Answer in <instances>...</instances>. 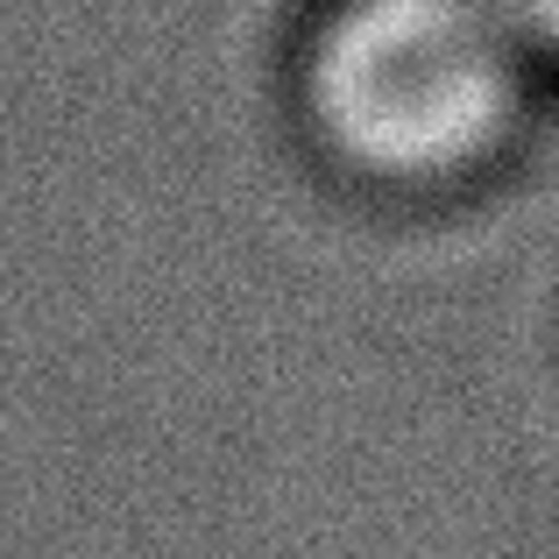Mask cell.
<instances>
[{"instance_id": "obj_1", "label": "cell", "mask_w": 559, "mask_h": 559, "mask_svg": "<svg viewBox=\"0 0 559 559\" xmlns=\"http://www.w3.org/2000/svg\"><path fill=\"white\" fill-rule=\"evenodd\" d=\"M503 93V28L481 0H361L319 50V114L376 170L467 156Z\"/></svg>"}, {"instance_id": "obj_2", "label": "cell", "mask_w": 559, "mask_h": 559, "mask_svg": "<svg viewBox=\"0 0 559 559\" xmlns=\"http://www.w3.org/2000/svg\"><path fill=\"white\" fill-rule=\"evenodd\" d=\"M510 8H518L532 28H546V36L559 43V0H510Z\"/></svg>"}]
</instances>
